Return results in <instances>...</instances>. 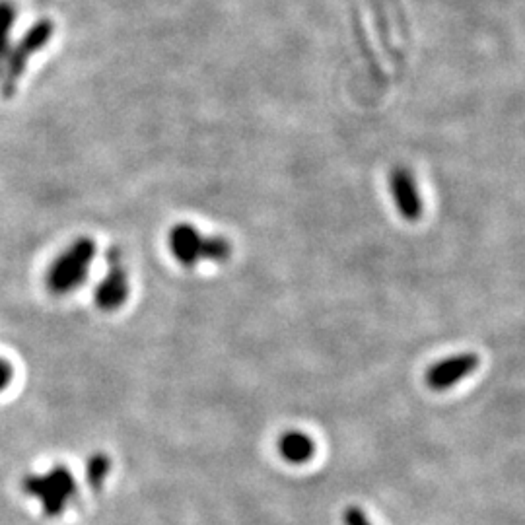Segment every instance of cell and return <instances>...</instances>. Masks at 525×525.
<instances>
[{"instance_id": "cell-1", "label": "cell", "mask_w": 525, "mask_h": 525, "mask_svg": "<svg viewBox=\"0 0 525 525\" xmlns=\"http://www.w3.org/2000/svg\"><path fill=\"white\" fill-rule=\"evenodd\" d=\"M168 245L175 261L185 269H193L205 261L224 263L232 255V244L226 238L205 236L189 222L175 224L168 234Z\"/></svg>"}, {"instance_id": "cell-5", "label": "cell", "mask_w": 525, "mask_h": 525, "mask_svg": "<svg viewBox=\"0 0 525 525\" xmlns=\"http://www.w3.org/2000/svg\"><path fill=\"white\" fill-rule=\"evenodd\" d=\"M105 259H107V271L104 279L96 286L94 300L102 312L111 314L117 312L129 298V273L119 247H111Z\"/></svg>"}, {"instance_id": "cell-4", "label": "cell", "mask_w": 525, "mask_h": 525, "mask_svg": "<svg viewBox=\"0 0 525 525\" xmlns=\"http://www.w3.org/2000/svg\"><path fill=\"white\" fill-rule=\"evenodd\" d=\"M22 489L43 504L49 518L61 516L78 490L67 467H55L45 475H28L22 481Z\"/></svg>"}, {"instance_id": "cell-7", "label": "cell", "mask_w": 525, "mask_h": 525, "mask_svg": "<svg viewBox=\"0 0 525 525\" xmlns=\"http://www.w3.org/2000/svg\"><path fill=\"white\" fill-rule=\"evenodd\" d=\"M389 189L395 201V207L399 214L407 222H417L422 218V199H420L419 187L413 174L407 168H395L389 175Z\"/></svg>"}, {"instance_id": "cell-2", "label": "cell", "mask_w": 525, "mask_h": 525, "mask_svg": "<svg viewBox=\"0 0 525 525\" xmlns=\"http://www.w3.org/2000/svg\"><path fill=\"white\" fill-rule=\"evenodd\" d=\"M96 259V242L92 238H76L72 244L57 255L47 269L45 284L51 294L67 296L78 290L88 277Z\"/></svg>"}, {"instance_id": "cell-9", "label": "cell", "mask_w": 525, "mask_h": 525, "mask_svg": "<svg viewBox=\"0 0 525 525\" xmlns=\"http://www.w3.org/2000/svg\"><path fill=\"white\" fill-rule=\"evenodd\" d=\"M16 6L8 0H0V72L4 67L6 55L10 51V35H12V28L16 24Z\"/></svg>"}, {"instance_id": "cell-10", "label": "cell", "mask_w": 525, "mask_h": 525, "mask_svg": "<svg viewBox=\"0 0 525 525\" xmlns=\"http://www.w3.org/2000/svg\"><path fill=\"white\" fill-rule=\"evenodd\" d=\"M109 467H111V461L107 455L96 454L90 457V461L86 465V483L90 489L100 490L104 487Z\"/></svg>"}, {"instance_id": "cell-12", "label": "cell", "mask_w": 525, "mask_h": 525, "mask_svg": "<svg viewBox=\"0 0 525 525\" xmlns=\"http://www.w3.org/2000/svg\"><path fill=\"white\" fill-rule=\"evenodd\" d=\"M12 376H14L12 364L6 362L4 358H0V391H4L8 387V384L12 382Z\"/></svg>"}, {"instance_id": "cell-6", "label": "cell", "mask_w": 525, "mask_h": 525, "mask_svg": "<svg viewBox=\"0 0 525 525\" xmlns=\"http://www.w3.org/2000/svg\"><path fill=\"white\" fill-rule=\"evenodd\" d=\"M479 362L481 360L475 352L455 354V356H450V358L440 360L434 366H430L424 380L432 391H446V389L454 387L457 382L471 376L479 368Z\"/></svg>"}, {"instance_id": "cell-11", "label": "cell", "mask_w": 525, "mask_h": 525, "mask_svg": "<svg viewBox=\"0 0 525 525\" xmlns=\"http://www.w3.org/2000/svg\"><path fill=\"white\" fill-rule=\"evenodd\" d=\"M343 522L345 525H374L370 522V518L366 516V512L358 506H349L343 514Z\"/></svg>"}, {"instance_id": "cell-3", "label": "cell", "mask_w": 525, "mask_h": 525, "mask_svg": "<svg viewBox=\"0 0 525 525\" xmlns=\"http://www.w3.org/2000/svg\"><path fill=\"white\" fill-rule=\"evenodd\" d=\"M53 34H55L53 22L43 18V20L35 22L34 26L24 34V37L14 47H10L6 61H4V67L0 72V90H2L4 98H10L16 92L20 78L28 69L30 57L39 53L41 49H45Z\"/></svg>"}, {"instance_id": "cell-8", "label": "cell", "mask_w": 525, "mask_h": 525, "mask_svg": "<svg viewBox=\"0 0 525 525\" xmlns=\"http://www.w3.org/2000/svg\"><path fill=\"white\" fill-rule=\"evenodd\" d=\"M279 454L292 465H304L315 455V442L306 432L290 430L280 436Z\"/></svg>"}]
</instances>
